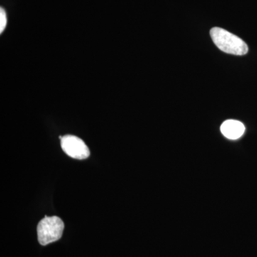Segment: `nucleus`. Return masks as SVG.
I'll return each mask as SVG.
<instances>
[{
  "mask_svg": "<svg viewBox=\"0 0 257 257\" xmlns=\"http://www.w3.org/2000/svg\"><path fill=\"white\" fill-rule=\"evenodd\" d=\"M221 133L225 138L236 140L244 134L245 126L243 123L237 120L229 119L225 121L220 127Z\"/></svg>",
  "mask_w": 257,
  "mask_h": 257,
  "instance_id": "nucleus-4",
  "label": "nucleus"
},
{
  "mask_svg": "<svg viewBox=\"0 0 257 257\" xmlns=\"http://www.w3.org/2000/svg\"><path fill=\"white\" fill-rule=\"evenodd\" d=\"M8 20H7V15L5 10L3 8L0 9V32L3 33L5 28H6Z\"/></svg>",
  "mask_w": 257,
  "mask_h": 257,
  "instance_id": "nucleus-5",
  "label": "nucleus"
},
{
  "mask_svg": "<svg viewBox=\"0 0 257 257\" xmlns=\"http://www.w3.org/2000/svg\"><path fill=\"white\" fill-rule=\"evenodd\" d=\"M60 138L62 150L72 158L85 160L90 155V152L87 145L77 137L66 135Z\"/></svg>",
  "mask_w": 257,
  "mask_h": 257,
  "instance_id": "nucleus-3",
  "label": "nucleus"
},
{
  "mask_svg": "<svg viewBox=\"0 0 257 257\" xmlns=\"http://www.w3.org/2000/svg\"><path fill=\"white\" fill-rule=\"evenodd\" d=\"M63 221L58 216H47L39 222L37 231L39 243L46 246L61 239L63 233Z\"/></svg>",
  "mask_w": 257,
  "mask_h": 257,
  "instance_id": "nucleus-2",
  "label": "nucleus"
},
{
  "mask_svg": "<svg viewBox=\"0 0 257 257\" xmlns=\"http://www.w3.org/2000/svg\"><path fill=\"white\" fill-rule=\"evenodd\" d=\"M210 35L216 47L222 52L234 55H244L248 46L241 38L220 28L211 29Z\"/></svg>",
  "mask_w": 257,
  "mask_h": 257,
  "instance_id": "nucleus-1",
  "label": "nucleus"
}]
</instances>
